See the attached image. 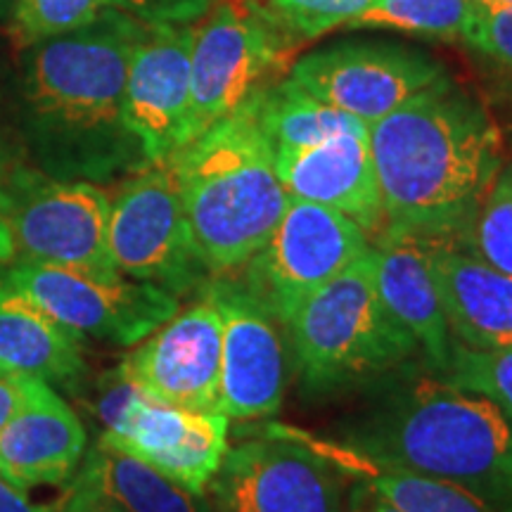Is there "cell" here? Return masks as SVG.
I'll list each match as a JSON object with an SVG mask.
<instances>
[{
    "instance_id": "obj_22",
    "label": "cell",
    "mask_w": 512,
    "mask_h": 512,
    "mask_svg": "<svg viewBox=\"0 0 512 512\" xmlns=\"http://www.w3.org/2000/svg\"><path fill=\"white\" fill-rule=\"evenodd\" d=\"M0 366L43 382H81L83 335L64 328L0 278Z\"/></svg>"
},
{
    "instance_id": "obj_20",
    "label": "cell",
    "mask_w": 512,
    "mask_h": 512,
    "mask_svg": "<svg viewBox=\"0 0 512 512\" xmlns=\"http://www.w3.org/2000/svg\"><path fill=\"white\" fill-rule=\"evenodd\" d=\"M62 508L93 512H214L207 496L98 441L72 477Z\"/></svg>"
},
{
    "instance_id": "obj_17",
    "label": "cell",
    "mask_w": 512,
    "mask_h": 512,
    "mask_svg": "<svg viewBox=\"0 0 512 512\" xmlns=\"http://www.w3.org/2000/svg\"><path fill=\"white\" fill-rule=\"evenodd\" d=\"M273 164L294 200L335 209L363 233L380 235L384 230L387 221L368 136L344 133L318 145L273 150Z\"/></svg>"
},
{
    "instance_id": "obj_8",
    "label": "cell",
    "mask_w": 512,
    "mask_h": 512,
    "mask_svg": "<svg viewBox=\"0 0 512 512\" xmlns=\"http://www.w3.org/2000/svg\"><path fill=\"white\" fill-rule=\"evenodd\" d=\"M107 242L117 273L174 297L202 292L214 278L192 240L169 162L124 178L112 200Z\"/></svg>"
},
{
    "instance_id": "obj_23",
    "label": "cell",
    "mask_w": 512,
    "mask_h": 512,
    "mask_svg": "<svg viewBox=\"0 0 512 512\" xmlns=\"http://www.w3.org/2000/svg\"><path fill=\"white\" fill-rule=\"evenodd\" d=\"M297 437L316 448L320 456L328 458L342 472V477L370 484L377 494L387 498L401 512H494L479 498L467 494L456 484L444 482V479L425 477L418 472L401 470V467L370 463L368 458L358 456L356 451L332 439H318L304 432H297Z\"/></svg>"
},
{
    "instance_id": "obj_30",
    "label": "cell",
    "mask_w": 512,
    "mask_h": 512,
    "mask_svg": "<svg viewBox=\"0 0 512 512\" xmlns=\"http://www.w3.org/2000/svg\"><path fill=\"white\" fill-rule=\"evenodd\" d=\"M465 46L512 79V5L477 8L463 34Z\"/></svg>"
},
{
    "instance_id": "obj_9",
    "label": "cell",
    "mask_w": 512,
    "mask_h": 512,
    "mask_svg": "<svg viewBox=\"0 0 512 512\" xmlns=\"http://www.w3.org/2000/svg\"><path fill=\"white\" fill-rule=\"evenodd\" d=\"M370 249L368 235L339 211L290 197L271 238L235 278L287 328L311 294Z\"/></svg>"
},
{
    "instance_id": "obj_19",
    "label": "cell",
    "mask_w": 512,
    "mask_h": 512,
    "mask_svg": "<svg viewBox=\"0 0 512 512\" xmlns=\"http://www.w3.org/2000/svg\"><path fill=\"white\" fill-rule=\"evenodd\" d=\"M86 451V430L48 382L31 377L27 399L0 432V475L17 489L72 482Z\"/></svg>"
},
{
    "instance_id": "obj_31",
    "label": "cell",
    "mask_w": 512,
    "mask_h": 512,
    "mask_svg": "<svg viewBox=\"0 0 512 512\" xmlns=\"http://www.w3.org/2000/svg\"><path fill=\"white\" fill-rule=\"evenodd\" d=\"M216 0H114L119 10L147 24H195Z\"/></svg>"
},
{
    "instance_id": "obj_40",
    "label": "cell",
    "mask_w": 512,
    "mask_h": 512,
    "mask_svg": "<svg viewBox=\"0 0 512 512\" xmlns=\"http://www.w3.org/2000/svg\"><path fill=\"white\" fill-rule=\"evenodd\" d=\"M60 512H93V510H69V508H62Z\"/></svg>"
},
{
    "instance_id": "obj_39",
    "label": "cell",
    "mask_w": 512,
    "mask_h": 512,
    "mask_svg": "<svg viewBox=\"0 0 512 512\" xmlns=\"http://www.w3.org/2000/svg\"><path fill=\"white\" fill-rule=\"evenodd\" d=\"M5 169H8V157H5L3 145H0V176L5 174Z\"/></svg>"
},
{
    "instance_id": "obj_37",
    "label": "cell",
    "mask_w": 512,
    "mask_h": 512,
    "mask_svg": "<svg viewBox=\"0 0 512 512\" xmlns=\"http://www.w3.org/2000/svg\"><path fill=\"white\" fill-rule=\"evenodd\" d=\"M477 8H503V5H512V0H475Z\"/></svg>"
},
{
    "instance_id": "obj_26",
    "label": "cell",
    "mask_w": 512,
    "mask_h": 512,
    "mask_svg": "<svg viewBox=\"0 0 512 512\" xmlns=\"http://www.w3.org/2000/svg\"><path fill=\"white\" fill-rule=\"evenodd\" d=\"M458 249L512 275V166L498 171Z\"/></svg>"
},
{
    "instance_id": "obj_27",
    "label": "cell",
    "mask_w": 512,
    "mask_h": 512,
    "mask_svg": "<svg viewBox=\"0 0 512 512\" xmlns=\"http://www.w3.org/2000/svg\"><path fill=\"white\" fill-rule=\"evenodd\" d=\"M373 0H256L275 31L297 50L337 27H349Z\"/></svg>"
},
{
    "instance_id": "obj_2",
    "label": "cell",
    "mask_w": 512,
    "mask_h": 512,
    "mask_svg": "<svg viewBox=\"0 0 512 512\" xmlns=\"http://www.w3.org/2000/svg\"><path fill=\"white\" fill-rule=\"evenodd\" d=\"M384 228L460 247L503 169L496 121L451 76L368 126Z\"/></svg>"
},
{
    "instance_id": "obj_11",
    "label": "cell",
    "mask_w": 512,
    "mask_h": 512,
    "mask_svg": "<svg viewBox=\"0 0 512 512\" xmlns=\"http://www.w3.org/2000/svg\"><path fill=\"white\" fill-rule=\"evenodd\" d=\"M342 479L297 432L278 427L230 446L204 496L214 512H347Z\"/></svg>"
},
{
    "instance_id": "obj_18",
    "label": "cell",
    "mask_w": 512,
    "mask_h": 512,
    "mask_svg": "<svg viewBox=\"0 0 512 512\" xmlns=\"http://www.w3.org/2000/svg\"><path fill=\"white\" fill-rule=\"evenodd\" d=\"M370 247L384 309L418 342L425 373L439 375L451 356L453 335L434 280L432 242L384 228Z\"/></svg>"
},
{
    "instance_id": "obj_16",
    "label": "cell",
    "mask_w": 512,
    "mask_h": 512,
    "mask_svg": "<svg viewBox=\"0 0 512 512\" xmlns=\"http://www.w3.org/2000/svg\"><path fill=\"white\" fill-rule=\"evenodd\" d=\"M228 430L230 420L223 413L183 411L140 396L100 441L204 494L230 448Z\"/></svg>"
},
{
    "instance_id": "obj_25",
    "label": "cell",
    "mask_w": 512,
    "mask_h": 512,
    "mask_svg": "<svg viewBox=\"0 0 512 512\" xmlns=\"http://www.w3.org/2000/svg\"><path fill=\"white\" fill-rule=\"evenodd\" d=\"M472 15L475 0H373L347 29H396L463 41Z\"/></svg>"
},
{
    "instance_id": "obj_14",
    "label": "cell",
    "mask_w": 512,
    "mask_h": 512,
    "mask_svg": "<svg viewBox=\"0 0 512 512\" xmlns=\"http://www.w3.org/2000/svg\"><path fill=\"white\" fill-rule=\"evenodd\" d=\"M221 313L209 294L159 325L121 361L145 399L195 413H219Z\"/></svg>"
},
{
    "instance_id": "obj_12",
    "label": "cell",
    "mask_w": 512,
    "mask_h": 512,
    "mask_svg": "<svg viewBox=\"0 0 512 512\" xmlns=\"http://www.w3.org/2000/svg\"><path fill=\"white\" fill-rule=\"evenodd\" d=\"M287 76L370 126L437 83L446 69L437 57L403 43L337 41L299 57Z\"/></svg>"
},
{
    "instance_id": "obj_28",
    "label": "cell",
    "mask_w": 512,
    "mask_h": 512,
    "mask_svg": "<svg viewBox=\"0 0 512 512\" xmlns=\"http://www.w3.org/2000/svg\"><path fill=\"white\" fill-rule=\"evenodd\" d=\"M439 380L489 396L512 420V349H470L453 339Z\"/></svg>"
},
{
    "instance_id": "obj_35",
    "label": "cell",
    "mask_w": 512,
    "mask_h": 512,
    "mask_svg": "<svg viewBox=\"0 0 512 512\" xmlns=\"http://www.w3.org/2000/svg\"><path fill=\"white\" fill-rule=\"evenodd\" d=\"M0 512H55L46 505L31 503L22 489L0 475Z\"/></svg>"
},
{
    "instance_id": "obj_38",
    "label": "cell",
    "mask_w": 512,
    "mask_h": 512,
    "mask_svg": "<svg viewBox=\"0 0 512 512\" xmlns=\"http://www.w3.org/2000/svg\"><path fill=\"white\" fill-rule=\"evenodd\" d=\"M12 8H15V0H0V19L8 17Z\"/></svg>"
},
{
    "instance_id": "obj_34",
    "label": "cell",
    "mask_w": 512,
    "mask_h": 512,
    "mask_svg": "<svg viewBox=\"0 0 512 512\" xmlns=\"http://www.w3.org/2000/svg\"><path fill=\"white\" fill-rule=\"evenodd\" d=\"M347 512H401V510L394 508L387 498L377 494L370 484L351 479V486L347 491Z\"/></svg>"
},
{
    "instance_id": "obj_33",
    "label": "cell",
    "mask_w": 512,
    "mask_h": 512,
    "mask_svg": "<svg viewBox=\"0 0 512 512\" xmlns=\"http://www.w3.org/2000/svg\"><path fill=\"white\" fill-rule=\"evenodd\" d=\"M29 380L31 375L0 366V432H3V427L8 425L12 415L19 411V406L27 399Z\"/></svg>"
},
{
    "instance_id": "obj_32",
    "label": "cell",
    "mask_w": 512,
    "mask_h": 512,
    "mask_svg": "<svg viewBox=\"0 0 512 512\" xmlns=\"http://www.w3.org/2000/svg\"><path fill=\"white\" fill-rule=\"evenodd\" d=\"M138 387L128 380L124 370L114 368L98 380V394H95V415L105 427V432L114 430L124 415L131 411V406L140 399Z\"/></svg>"
},
{
    "instance_id": "obj_7",
    "label": "cell",
    "mask_w": 512,
    "mask_h": 512,
    "mask_svg": "<svg viewBox=\"0 0 512 512\" xmlns=\"http://www.w3.org/2000/svg\"><path fill=\"white\" fill-rule=\"evenodd\" d=\"M292 53L256 0H216L192 36L190 140L278 81Z\"/></svg>"
},
{
    "instance_id": "obj_21",
    "label": "cell",
    "mask_w": 512,
    "mask_h": 512,
    "mask_svg": "<svg viewBox=\"0 0 512 512\" xmlns=\"http://www.w3.org/2000/svg\"><path fill=\"white\" fill-rule=\"evenodd\" d=\"M432 271L456 342L470 349H512V275L434 242Z\"/></svg>"
},
{
    "instance_id": "obj_29",
    "label": "cell",
    "mask_w": 512,
    "mask_h": 512,
    "mask_svg": "<svg viewBox=\"0 0 512 512\" xmlns=\"http://www.w3.org/2000/svg\"><path fill=\"white\" fill-rule=\"evenodd\" d=\"M114 0H15V27L27 43L91 24Z\"/></svg>"
},
{
    "instance_id": "obj_5",
    "label": "cell",
    "mask_w": 512,
    "mask_h": 512,
    "mask_svg": "<svg viewBox=\"0 0 512 512\" xmlns=\"http://www.w3.org/2000/svg\"><path fill=\"white\" fill-rule=\"evenodd\" d=\"M285 330L306 399L370 392L425 370L418 342L377 294L373 247L311 294Z\"/></svg>"
},
{
    "instance_id": "obj_13",
    "label": "cell",
    "mask_w": 512,
    "mask_h": 512,
    "mask_svg": "<svg viewBox=\"0 0 512 512\" xmlns=\"http://www.w3.org/2000/svg\"><path fill=\"white\" fill-rule=\"evenodd\" d=\"M202 292L216 304L223 325L219 413L228 420L273 418L287 384L283 325L233 275H214Z\"/></svg>"
},
{
    "instance_id": "obj_36",
    "label": "cell",
    "mask_w": 512,
    "mask_h": 512,
    "mask_svg": "<svg viewBox=\"0 0 512 512\" xmlns=\"http://www.w3.org/2000/svg\"><path fill=\"white\" fill-rule=\"evenodd\" d=\"M12 256H15V245H12L8 228H5L3 221H0V264H8Z\"/></svg>"
},
{
    "instance_id": "obj_3",
    "label": "cell",
    "mask_w": 512,
    "mask_h": 512,
    "mask_svg": "<svg viewBox=\"0 0 512 512\" xmlns=\"http://www.w3.org/2000/svg\"><path fill=\"white\" fill-rule=\"evenodd\" d=\"M337 444L370 463L444 479L494 512H512V420L489 396L425 370L370 389L337 422Z\"/></svg>"
},
{
    "instance_id": "obj_10",
    "label": "cell",
    "mask_w": 512,
    "mask_h": 512,
    "mask_svg": "<svg viewBox=\"0 0 512 512\" xmlns=\"http://www.w3.org/2000/svg\"><path fill=\"white\" fill-rule=\"evenodd\" d=\"M5 283L41 306L64 328L133 347L178 313V297L126 275H100L83 268L22 259Z\"/></svg>"
},
{
    "instance_id": "obj_6",
    "label": "cell",
    "mask_w": 512,
    "mask_h": 512,
    "mask_svg": "<svg viewBox=\"0 0 512 512\" xmlns=\"http://www.w3.org/2000/svg\"><path fill=\"white\" fill-rule=\"evenodd\" d=\"M110 209L95 183L60 181L27 166L0 176V221L22 259L117 275L107 242Z\"/></svg>"
},
{
    "instance_id": "obj_24",
    "label": "cell",
    "mask_w": 512,
    "mask_h": 512,
    "mask_svg": "<svg viewBox=\"0 0 512 512\" xmlns=\"http://www.w3.org/2000/svg\"><path fill=\"white\" fill-rule=\"evenodd\" d=\"M254 107L261 131L273 150L318 145L344 133L368 136V124L313 98L290 76L256 93Z\"/></svg>"
},
{
    "instance_id": "obj_4",
    "label": "cell",
    "mask_w": 512,
    "mask_h": 512,
    "mask_svg": "<svg viewBox=\"0 0 512 512\" xmlns=\"http://www.w3.org/2000/svg\"><path fill=\"white\" fill-rule=\"evenodd\" d=\"M169 164L204 264L214 275L235 273L271 238L290 202L254 98L190 140Z\"/></svg>"
},
{
    "instance_id": "obj_1",
    "label": "cell",
    "mask_w": 512,
    "mask_h": 512,
    "mask_svg": "<svg viewBox=\"0 0 512 512\" xmlns=\"http://www.w3.org/2000/svg\"><path fill=\"white\" fill-rule=\"evenodd\" d=\"M145 22L119 8L86 27L29 43L19 124L43 174L114 183L152 166L126 121V74Z\"/></svg>"
},
{
    "instance_id": "obj_15",
    "label": "cell",
    "mask_w": 512,
    "mask_h": 512,
    "mask_svg": "<svg viewBox=\"0 0 512 512\" xmlns=\"http://www.w3.org/2000/svg\"><path fill=\"white\" fill-rule=\"evenodd\" d=\"M195 24H147L126 74V121L152 164L190 143V50Z\"/></svg>"
}]
</instances>
